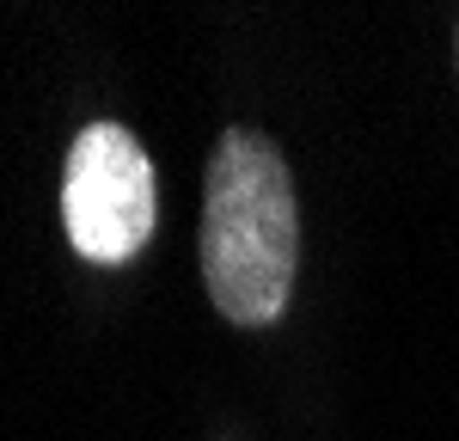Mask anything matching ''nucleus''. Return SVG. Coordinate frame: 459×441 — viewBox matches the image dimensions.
<instances>
[{
    "instance_id": "obj_1",
    "label": "nucleus",
    "mask_w": 459,
    "mask_h": 441,
    "mask_svg": "<svg viewBox=\"0 0 459 441\" xmlns=\"http://www.w3.org/2000/svg\"><path fill=\"white\" fill-rule=\"evenodd\" d=\"M300 209L282 147L264 129H227L209 153L203 184V282L221 319L276 325L294 294Z\"/></svg>"
},
{
    "instance_id": "obj_2",
    "label": "nucleus",
    "mask_w": 459,
    "mask_h": 441,
    "mask_svg": "<svg viewBox=\"0 0 459 441\" xmlns=\"http://www.w3.org/2000/svg\"><path fill=\"white\" fill-rule=\"evenodd\" d=\"M160 184L147 147L123 123H86L62 166V227L86 264H129L153 239Z\"/></svg>"
}]
</instances>
